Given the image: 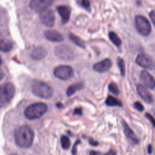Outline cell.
<instances>
[{"mask_svg":"<svg viewBox=\"0 0 155 155\" xmlns=\"http://www.w3.org/2000/svg\"><path fill=\"white\" fill-rule=\"evenodd\" d=\"M14 136L18 146L22 148H27L33 143L34 132L30 126L22 125L16 129Z\"/></svg>","mask_w":155,"mask_h":155,"instance_id":"6da1fadb","label":"cell"},{"mask_svg":"<svg viewBox=\"0 0 155 155\" xmlns=\"http://www.w3.org/2000/svg\"><path fill=\"white\" fill-rule=\"evenodd\" d=\"M47 104L37 102L28 106L24 111L25 117L29 120H35L41 117L47 111Z\"/></svg>","mask_w":155,"mask_h":155,"instance_id":"7a4b0ae2","label":"cell"},{"mask_svg":"<svg viewBox=\"0 0 155 155\" xmlns=\"http://www.w3.org/2000/svg\"><path fill=\"white\" fill-rule=\"evenodd\" d=\"M31 90L36 96L44 99L51 97L53 93L52 88L48 84L38 80H35L32 82Z\"/></svg>","mask_w":155,"mask_h":155,"instance_id":"3957f363","label":"cell"},{"mask_svg":"<svg viewBox=\"0 0 155 155\" xmlns=\"http://www.w3.org/2000/svg\"><path fill=\"white\" fill-rule=\"evenodd\" d=\"M15 93V86L11 83H6L0 86V107L7 105L13 99Z\"/></svg>","mask_w":155,"mask_h":155,"instance_id":"277c9868","label":"cell"},{"mask_svg":"<svg viewBox=\"0 0 155 155\" xmlns=\"http://www.w3.org/2000/svg\"><path fill=\"white\" fill-rule=\"evenodd\" d=\"M135 26L139 33L148 36L151 31V26L149 21L143 16L137 15L134 19Z\"/></svg>","mask_w":155,"mask_h":155,"instance_id":"5b68a950","label":"cell"},{"mask_svg":"<svg viewBox=\"0 0 155 155\" xmlns=\"http://www.w3.org/2000/svg\"><path fill=\"white\" fill-rule=\"evenodd\" d=\"M54 53L57 58L64 61H71L74 58V53L70 47L65 44L57 46L54 49Z\"/></svg>","mask_w":155,"mask_h":155,"instance_id":"8992f818","label":"cell"},{"mask_svg":"<svg viewBox=\"0 0 155 155\" xmlns=\"http://www.w3.org/2000/svg\"><path fill=\"white\" fill-rule=\"evenodd\" d=\"M53 73L58 79L61 80H67L72 76L73 70L72 68L68 65H62L56 67L54 70Z\"/></svg>","mask_w":155,"mask_h":155,"instance_id":"52a82bcc","label":"cell"},{"mask_svg":"<svg viewBox=\"0 0 155 155\" xmlns=\"http://www.w3.org/2000/svg\"><path fill=\"white\" fill-rule=\"evenodd\" d=\"M53 3L52 0H32L29 3V7L33 10L41 13L47 10Z\"/></svg>","mask_w":155,"mask_h":155,"instance_id":"ba28073f","label":"cell"},{"mask_svg":"<svg viewBox=\"0 0 155 155\" xmlns=\"http://www.w3.org/2000/svg\"><path fill=\"white\" fill-rule=\"evenodd\" d=\"M136 62L140 67L149 70L154 68V62L150 56L146 53H140L136 58Z\"/></svg>","mask_w":155,"mask_h":155,"instance_id":"9c48e42d","label":"cell"},{"mask_svg":"<svg viewBox=\"0 0 155 155\" xmlns=\"http://www.w3.org/2000/svg\"><path fill=\"white\" fill-rule=\"evenodd\" d=\"M40 19L42 23L48 27H52L55 22L54 12L51 10H46L40 14Z\"/></svg>","mask_w":155,"mask_h":155,"instance_id":"30bf717a","label":"cell"},{"mask_svg":"<svg viewBox=\"0 0 155 155\" xmlns=\"http://www.w3.org/2000/svg\"><path fill=\"white\" fill-rule=\"evenodd\" d=\"M140 79L146 88L153 89L155 85L154 78L146 70H142L140 74Z\"/></svg>","mask_w":155,"mask_h":155,"instance_id":"8fae6325","label":"cell"},{"mask_svg":"<svg viewBox=\"0 0 155 155\" xmlns=\"http://www.w3.org/2000/svg\"><path fill=\"white\" fill-rule=\"evenodd\" d=\"M112 65V62L110 59L106 58L93 65V69L99 73H104L108 71Z\"/></svg>","mask_w":155,"mask_h":155,"instance_id":"7c38bea8","label":"cell"},{"mask_svg":"<svg viewBox=\"0 0 155 155\" xmlns=\"http://www.w3.org/2000/svg\"><path fill=\"white\" fill-rule=\"evenodd\" d=\"M57 11L61 16L62 24H65L67 23L69 21L71 13V9L70 7L64 5H59L57 7Z\"/></svg>","mask_w":155,"mask_h":155,"instance_id":"4fadbf2b","label":"cell"},{"mask_svg":"<svg viewBox=\"0 0 155 155\" xmlns=\"http://www.w3.org/2000/svg\"><path fill=\"white\" fill-rule=\"evenodd\" d=\"M137 91L139 95L147 103H152L153 102L152 94L143 85L138 84L137 85Z\"/></svg>","mask_w":155,"mask_h":155,"instance_id":"5bb4252c","label":"cell"},{"mask_svg":"<svg viewBox=\"0 0 155 155\" xmlns=\"http://www.w3.org/2000/svg\"><path fill=\"white\" fill-rule=\"evenodd\" d=\"M47 39L52 42H62L64 41L63 36L56 30H47L44 33Z\"/></svg>","mask_w":155,"mask_h":155,"instance_id":"9a60e30c","label":"cell"},{"mask_svg":"<svg viewBox=\"0 0 155 155\" xmlns=\"http://www.w3.org/2000/svg\"><path fill=\"white\" fill-rule=\"evenodd\" d=\"M47 54V50L41 46L35 48L31 53V57L35 60H40L44 58Z\"/></svg>","mask_w":155,"mask_h":155,"instance_id":"2e32d148","label":"cell"},{"mask_svg":"<svg viewBox=\"0 0 155 155\" xmlns=\"http://www.w3.org/2000/svg\"><path fill=\"white\" fill-rule=\"evenodd\" d=\"M122 125H123V128H124V131L125 136L128 138L131 139L134 143H138L139 139L137 138L136 134H134L133 131L130 128V127L128 125V124L126 122H125L124 121H123Z\"/></svg>","mask_w":155,"mask_h":155,"instance_id":"e0dca14e","label":"cell"},{"mask_svg":"<svg viewBox=\"0 0 155 155\" xmlns=\"http://www.w3.org/2000/svg\"><path fill=\"white\" fill-rule=\"evenodd\" d=\"M13 43L6 39L0 38V50L4 52H8L13 48Z\"/></svg>","mask_w":155,"mask_h":155,"instance_id":"ac0fdd59","label":"cell"},{"mask_svg":"<svg viewBox=\"0 0 155 155\" xmlns=\"http://www.w3.org/2000/svg\"><path fill=\"white\" fill-rule=\"evenodd\" d=\"M83 88L82 83H78L69 86L67 90V95L68 96H71L74 94L76 91L81 90Z\"/></svg>","mask_w":155,"mask_h":155,"instance_id":"d6986e66","label":"cell"},{"mask_svg":"<svg viewBox=\"0 0 155 155\" xmlns=\"http://www.w3.org/2000/svg\"><path fill=\"white\" fill-rule=\"evenodd\" d=\"M105 104L108 106H117V107H122V104L120 101H119L117 98H115L113 96H109L105 100Z\"/></svg>","mask_w":155,"mask_h":155,"instance_id":"ffe728a7","label":"cell"},{"mask_svg":"<svg viewBox=\"0 0 155 155\" xmlns=\"http://www.w3.org/2000/svg\"><path fill=\"white\" fill-rule=\"evenodd\" d=\"M69 38L72 42H73L78 46H79L82 48H85V43H84V41H82L79 37L77 36L74 34L70 33L69 35Z\"/></svg>","mask_w":155,"mask_h":155,"instance_id":"44dd1931","label":"cell"},{"mask_svg":"<svg viewBox=\"0 0 155 155\" xmlns=\"http://www.w3.org/2000/svg\"><path fill=\"white\" fill-rule=\"evenodd\" d=\"M110 41L117 47H119L121 45V40L117 35L114 31H110L108 35Z\"/></svg>","mask_w":155,"mask_h":155,"instance_id":"7402d4cb","label":"cell"},{"mask_svg":"<svg viewBox=\"0 0 155 155\" xmlns=\"http://www.w3.org/2000/svg\"><path fill=\"white\" fill-rule=\"evenodd\" d=\"M61 146L63 149L67 150L70 147V141L69 138L65 135H63L61 136Z\"/></svg>","mask_w":155,"mask_h":155,"instance_id":"603a6c76","label":"cell"},{"mask_svg":"<svg viewBox=\"0 0 155 155\" xmlns=\"http://www.w3.org/2000/svg\"><path fill=\"white\" fill-rule=\"evenodd\" d=\"M117 62L118 67H119V70H120V74L122 76H124L125 73V65L124 61L123 60V59H122L120 58H119L117 59Z\"/></svg>","mask_w":155,"mask_h":155,"instance_id":"cb8c5ba5","label":"cell"},{"mask_svg":"<svg viewBox=\"0 0 155 155\" xmlns=\"http://www.w3.org/2000/svg\"><path fill=\"white\" fill-rule=\"evenodd\" d=\"M108 90L110 91H111L115 95H117L119 93V90L117 87V85L114 82H111L109 84Z\"/></svg>","mask_w":155,"mask_h":155,"instance_id":"d4e9b609","label":"cell"},{"mask_svg":"<svg viewBox=\"0 0 155 155\" xmlns=\"http://www.w3.org/2000/svg\"><path fill=\"white\" fill-rule=\"evenodd\" d=\"M134 107L138 110L139 111H142L144 110V107L143 106V105L139 101H137L136 102H134Z\"/></svg>","mask_w":155,"mask_h":155,"instance_id":"484cf974","label":"cell"},{"mask_svg":"<svg viewBox=\"0 0 155 155\" xmlns=\"http://www.w3.org/2000/svg\"><path fill=\"white\" fill-rule=\"evenodd\" d=\"M81 5L85 9H89L90 7V2L88 0H83L81 1Z\"/></svg>","mask_w":155,"mask_h":155,"instance_id":"4316f807","label":"cell"},{"mask_svg":"<svg viewBox=\"0 0 155 155\" xmlns=\"http://www.w3.org/2000/svg\"><path fill=\"white\" fill-rule=\"evenodd\" d=\"M145 116L152 123V124H153V126H154L155 125V122H154V118H153V117L150 114H149V113H147L145 114Z\"/></svg>","mask_w":155,"mask_h":155,"instance_id":"83f0119b","label":"cell"},{"mask_svg":"<svg viewBox=\"0 0 155 155\" xmlns=\"http://www.w3.org/2000/svg\"><path fill=\"white\" fill-rule=\"evenodd\" d=\"M81 142V141L79 140H78V141L76 142V143H74V145H73V149H72V154L73 155H76V151H77V145Z\"/></svg>","mask_w":155,"mask_h":155,"instance_id":"f1b7e54d","label":"cell"},{"mask_svg":"<svg viewBox=\"0 0 155 155\" xmlns=\"http://www.w3.org/2000/svg\"><path fill=\"white\" fill-rule=\"evenodd\" d=\"M74 114H77V115H80L81 116L82 114V110L81 108H76L74 109V112H73Z\"/></svg>","mask_w":155,"mask_h":155,"instance_id":"f546056e","label":"cell"},{"mask_svg":"<svg viewBox=\"0 0 155 155\" xmlns=\"http://www.w3.org/2000/svg\"><path fill=\"white\" fill-rule=\"evenodd\" d=\"M150 17L152 21L153 24H154V19H155V13H154V10H151V12L150 13Z\"/></svg>","mask_w":155,"mask_h":155,"instance_id":"4dcf8cb0","label":"cell"},{"mask_svg":"<svg viewBox=\"0 0 155 155\" xmlns=\"http://www.w3.org/2000/svg\"><path fill=\"white\" fill-rule=\"evenodd\" d=\"M104 155H116V152L114 150H111L107 154H105Z\"/></svg>","mask_w":155,"mask_h":155,"instance_id":"1f68e13d","label":"cell"},{"mask_svg":"<svg viewBox=\"0 0 155 155\" xmlns=\"http://www.w3.org/2000/svg\"><path fill=\"white\" fill-rule=\"evenodd\" d=\"M89 142H90V143L91 145H94V146H96V145H97L98 144V143H97V142L93 140V139H90V140H89Z\"/></svg>","mask_w":155,"mask_h":155,"instance_id":"d6a6232c","label":"cell"},{"mask_svg":"<svg viewBox=\"0 0 155 155\" xmlns=\"http://www.w3.org/2000/svg\"><path fill=\"white\" fill-rule=\"evenodd\" d=\"M98 154H99V153L95 151H92L90 153V155H98Z\"/></svg>","mask_w":155,"mask_h":155,"instance_id":"836d02e7","label":"cell"},{"mask_svg":"<svg viewBox=\"0 0 155 155\" xmlns=\"http://www.w3.org/2000/svg\"><path fill=\"white\" fill-rule=\"evenodd\" d=\"M4 78V73L2 72V71L0 69V81L1 79H2Z\"/></svg>","mask_w":155,"mask_h":155,"instance_id":"e575fe53","label":"cell"},{"mask_svg":"<svg viewBox=\"0 0 155 155\" xmlns=\"http://www.w3.org/2000/svg\"><path fill=\"white\" fill-rule=\"evenodd\" d=\"M56 107H57L58 108H62V107H63V105H62L61 103L58 102V103L56 104Z\"/></svg>","mask_w":155,"mask_h":155,"instance_id":"d590c367","label":"cell"},{"mask_svg":"<svg viewBox=\"0 0 155 155\" xmlns=\"http://www.w3.org/2000/svg\"><path fill=\"white\" fill-rule=\"evenodd\" d=\"M148 153H149V154H151V151H152V148H151V145H149V146H148Z\"/></svg>","mask_w":155,"mask_h":155,"instance_id":"8d00e7d4","label":"cell"},{"mask_svg":"<svg viewBox=\"0 0 155 155\" xmlns=\"http://www.w3.org/2000/svg\"><path fill=\"white\" fill-rule=\"evenodd\" d=\"M2 64V59H1V58L0 56V65Z\"/></svg>","mask_w":155,"mask_h":155,"instance_id":"74e56055","label":"cell"},{"mask_svg":"<svg viewBox=\"0 0 155 155\" xmlns=\"http://www.w3.org/2000/svg\"><path fill=\"white\" fill-rule=\"evenodd\" d=\"M0 36H1V34H0Z\"/></svg>","mask_w":155,"mask_h":155,"instance_id":"f35d334b","label":"cell"}]
</instances>
